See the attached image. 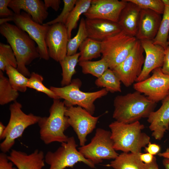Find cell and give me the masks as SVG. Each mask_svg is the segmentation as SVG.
Returning a JSON list of instances; mask_svg holds the SVG:
<instances>
[{
	"label": "cell",
	"mask_w": 169,
	"mask_h": 169,
	"mask_svg": "<svg viewBox=\"0 0 169 169\" xmlns=\"http://www.w3.org/2000/svg\"><path fill=\"white\" fill-rule=\"evenodd\" d=\"M0 33L6 38L14 53L17 70L26 77H30L31 73L26 66L40 57L35 42L26 32L8 23L0 25Z\"/></svg>",
	"instance_id": "6da1fadb"
},
{
	"label": "cell",
	"mask_w": 169,
	"mask_h": 169,
	"mask_svg": "<svg viewBox=\"0 0 169 169\" xmlns=\"http://www.w3.org/2000/svg\"><path fill=\"white\" fill-rule=\"evenodd\" d=\"M156 104L136 91L118 95L114 100L112 117L118 122L132 123L142 118H147L154 111Z\"/></svg>",
	"instance_id": "7a4b0ae2"
},
{
	"label": "cell",
	"mask_w": 169,
	"mask_h": 169,
	"mask_svg": "<svg viewBox=\"0 0 169 169\" xmlns=\"http://www.w3.org/2000/svg\"><path fill=\"white\" fill-rule=\"evenodd\" d=\"M109 127L116 151L140 153L142 148L150 141V136L142 132L144 125L139 121L125 123L115 120L109 125Z\"/></svg>",
	"instance_id": "3957f363"
},
{
	"label": "cell",
	"mask_w": 169,
	"mask_h": 169,
	"mask_svg": "<svg viewBox=\"0 0 169 169\" xmlns=\"http://www.w3.org/2000/svg\"><path fill=\"white\" fill-rule=\"evenodd\" d=\"M66 107L59 99H53L48 117H41L38 124L40 138L48 145L52 142H66L69 137L64 131L69 126L68 117L65 115Z\"/></svg>",
	"instance_id": "277c9868"
},
{
	"label": "cell",
	"mask_w": 169,
	"mask_h": 169,
	"mask_svg": "<svg viewBox=\"0 0 169 169\" xmlns=\"http://www.w3.org/2000/svg\"><path fill=\"white\" fill-rule=\"evenodd\" d=\"M22 105L16 101L9 106L10 117L8 123L0 140H3L0 144L2 152L6 153L14 145L15 140L21 137L28 126L38 123L41 117L31 113L27 114L22 108Z\"/></svg>",
	"instance_id": "5b68a950"
},
{
	"label": "cell",
	"mask_w": 169,
	"mask_h": 169,
	"mask_svg": "<svg viewBox=\"0 0 169 169\" xmlns=\"http://www.w3.org/2000/svg\"><path fill=\"white\" fill-rule=\"evenodd\" d=\"M81 85V80L76 79H72L68 85L61 87L51 86L50 89L60 99L64 100L66 107L77 105L93 115L95 110L94 102L106 95L108 92L105 88L95 92H83L80 89Z\"/></svg>",
	"instance_id": "8992f818"
},
{
	"label": "cell",
	"mask_w": 169,
	"mask_h": 169,
	"mask_svg": "<svg viewBox=\"0 0 169 169\" xmlns=\"http://www.w3.org/2000/svg\"><path fill=\"white\" fill-rule=\"evenodd\" d=\"M123 31L101 41L102 57L113 70L120 64L131 51L137 40Z\"/></svg>",
	"instance_id": "52a82bcc"
},
{
	"label": "cell",
	"mask_w": 169,
	"mask_h": 169,
	"mask_svg": "<svg viewBox=\"0 0 169 169\" xmlns=\"http://www.w3.org/2000/svg\"><path fill=\"white\" fill-rule=\"evenodd\" d=\"M61 143L55 151H49L45 156V162L50 166L49 169L72 168L78 162H82L91 168L95 167L94 164L77 150L78 145L73 136L69 137L67 142Z\"/></svg>",
	"instance_id": "ba28073f"
},
{
	"label": "cell",
	"mask_w": 169,
	"mask_h": 169,
	"mask_svg": "<svg viewBox=\"0 0 169 169\" xmlns=\"http://www.w3.org/2000/svg\"><path fill=\"white\" fill-rule=\"evenodd\" d=\"M78 150L95 165L104 160L114 159L119 155L114 148L110 131L101 128L96 129L90 143L78 148Z\"/></svg>",
	"instance_id": "9c48e42d"
},
{
	"label": "cell",
	"mask_w": 169,
	"mask_h": 169,
	"mask_svg": "<svg viewBox=\"0 0 169 169\" xmlns=\"http://www.w3.org/2000/svg\"><path fill=\"white\" fill-rule=\"evenodd\" d=\"M144 52L140 41L137 40L129 55L112 70L126 87L136 82L142 72L145 60Z\"/></svg>",
	"instance_id": "30bf717a"
},
{
	"label": "cell",
	"mask_w": 169,
	"mask_h": 169,
	"mask_svg": "<svg viewBox=\"0 0 169 169\" xmlns=\"http://www.w3.org/2000/svg\"><path fill=\"white\" fill-rule=\"evenodd\" d=\"M152 72V75L147 79L134 84L133 88L156 103L169 95V75L164 74L161 68Z\"/></svg>",
	"instance_id": "8fae6325"
},
{
	"label": "cell",
	"mask_w": 169,
	"mask_h": 169,
	"mask_svg": "<svg viewBox=\"0 0 169 169\" xmlns=\"http://www.w3.org/2000/svg\"><path fill=\"white\" fill-rule=\"evenodd\" d=\"M13 22L18 27L26 32L37 44L40 58L46 60L49 59L45 38L50 25L35 22L30 14L24 11L19 14L14 13Z\"/></svg>",
	"instance_id": "7c38bea8"
},
{
	"label": "cell",
	"mask_w": 169,
	"mask_h": 169,
	"mask_svg": "<svg viewBox=\"0 0 169 169\" xmlns=\"http://www.w3.org/2000/svg\"><path fill=\"white\" fill-rule=\"evenodd\" d=\"M65 115L77 136L80 146L85 145L87 135L95 128L100 116H94L83 108L73 106L66 107Z\"/></svg>",
	"instance_id": "4fadbf2b"
},
{
	"label": "cell",
	"mask_w": 169,
	"mask_h": 169,
	"mask_svg": "<svg viewBox=\"0 0 169 169\" xmlns=\"http://www.w3.org/2000/svg\"><path fill=\"white\" fill-rule=\"evenodd\" d=\"M69 39L65 24L60 23L50 25L45 41L50 58L59 62L66 56Z\"/></svg>",
	"instance_id": "5bb4252c"
},
{
	"label": "cell",
	"mask_w": 169,
	"mask_h": 169,
	"mask_svg": "<svg viewBox=\"0 0 169 169\" xmlns=\"http://www.w3.org/2000/svg\"><path fill=\"white\" fill-rule=\"evenodd\" d=\"M127 3L125 0H91L89 8L83 15L86 18L118 23L120 13Z\"/></svg>",
	"instance_id": "9a60e30c"
},
{
	"label": "cell",
	"mask_w": 169,
	"mask_h": 169,
	"mask_svg": "<svg viewBox=\"0 0 169 169\" xmlns=\"http://www.w3.org/2000/svg\"><path fill=\"white\" fill-rule=\"evenodd\" d=\"M139 41L146 55L142 72L136 82L146 79L150 76V74L153 70L162 67L165 51L163 47L154 44L153 41Z\"/></svg>",
	"instance_id": "2e32d148"
},
{
	"label": "cell",
	"mask_w": 169,
	"mask_h": 169,
	"mask_svg": "<svg viewBox=\"0 0 169 169\" xmlns=\"http://www.w3.org/2000/svg\"><path fill=\"white\" fill-rule=\"evenodd\" d=\"M161 14L151 10L141 9L136 36L139 40L153 41L158 33L161 20Z\"/></svg>",
	"instance_id": "e0dca14e"
},
{
	"label": "cell",
	"mask_w": 169,
	"mask_h": 169,
	"mask_svg": "<svg viewBox=\"0 0 169 169\" xmlns=\"http://www.w3.org/2000/svg\"><path fill=\"white\" fill-rule=\"evenodd\" d=\"M88 37L102 41L122 31L118 23L100 19H85Z\"/></svg>",
	"instance_id": "ac0fdd59"
},
{
	"label": "cell",
	"mask_w": 169,
	"mask_h": 169,
	"mask_svg": "<svg viewBox=\"0 0 169 169\" xmlns=\"http://www.w3.org/2000/svg\"><path fill=\"white\" fill-rule=\"evenodd\" d=\"M162 105L157 110L152 112L147 118L151 136L161 140L169 129V95L161 101Z\"/></svg>",
	"instance_id": "d6986e66"
},
{
	"label": "cell",
	"mask_w": 169,
	"mask_h": 169,
	"mask_svg": "<svg viewBox=\"0 0 169 169\" xmlns=\"http://www.w3.org/2000/svg\"><path fill=\"white\" fill-rule=\"evenodd\" d=\"M8 7L15 14H20L23 10L33 21L41 24L49 15L44 2L41 0H11Z\"/></svg>",
	"instance_id": "ffe728a7"
},
{
	"label": "cell",
	"mask_w": 169,
	"mask_h": 169,
	"mask_svg": "<svg viewBox=\"0 0 169 169\" xmlns=\"http://www.w3.org/2000/svg\"><path fill=\"white\" fill-rule=\"evenodd\" d=\"M44 157L43 152L38 149L29 154L12 150L9 155L8 156L9 160L17 169H42L45 166Z\"/></svg>",
	"instance_id": "44dd1931"
},
{
	"label": "cell",
	"mask_w": 169,
	"mask_h": 169,
	"mask_svg": "<svg viewBox=\"0 0 169 169\" xmlns=\"http://www.w3.org/2000/svg\"><path fill=\"white\" fill-rule=\"evenodd\" d=\"M125 0L127 3L120 13L118 23L122 31L136 37L141 8L129 0Z\"/></svg>",
	"instance_id": "7402d4cb"
},
{
	"label": "cell",
	"mask_w": 169,
	"mask_h": 169,
	"mask_svg": "<svg viewBox=\"0 0 169 169\" xmlns=\"http://www.w3.org/2000/svg\"><path fill=\"white\" fill-rule=\"evenodd\" d=\"M141 153L123 152L105 166L114 169H147L140 159Z\"/></svg>",
	"instance_id": "603a6c76"
},
{
	"label": "cell",
	"mask_w": 169,
	"mask_h": 169,
	"mask_svg": "<svg viewBox=\"0 0 169 169\" xmlns=\"http://www.w3.org/2000/svg\"><path fill=\"white\" fill-rule=\"evenodd\" d=\"M79 62L90 61L100 57L102 53L101 42L88 37L79 47Z\"/></svg>",
	"instance_id": "cb8c5ba5"
},
{
	"label": "cell",
	"mask_w": 169,
	"mask_h": 169,
	"mask_svg": "<svg viewBox=\"0 0 169 169\" xmlns=\"http://www.w3.org/2000/svg\"><path fill=\"white\" fill-rule=\"evenodd\" d=\"M91 0H77L75 5L69 14L65 24L69 39L71 38V33L75 29L80 16L89 8Z\"/></svg>",
	"instance_id": "d4e9b609"
},
{
	"label": "cell",
	"mask_w": 169,
	"mask_h": 169,
	"mask_svg": "<svg viewBox=\"0 0 169 169\" xmlns=\"http://www.w3.org/2000/svg\"><path fill=\"white\" fill-rule=\"evenodd\" d=\"M79 53L69 56L67 55L59 62L62 69V78L61 82L62 87L69 84L73 76L76 72L75 67L79 62Z\"/></svg>",
	"instance_id": "484cf974"
},
{
	"label": "cell",
	"mask_w": 169,
	"mask_h": 169,
	"mask_svg": "<svg viewBox=\"0 0 169 169\" xmlns=\"http://www.w3.org/2000/svg\"><path fill=\"white\" fill-rule=\"evenodd\" d=\"M121 82L113 71L108 69L97 78L95 84L98 87H104L108 92L114 93L121 92Z\"/></svg>",
	"instance_id": "4316f807"
},
{
	"label": "cell",
	"mask_w": 169,
	"mask_h": 169,
	"mask_svg": "<svg viewBox=\"0 0 169 169\" xmlns=\"http://www.w3.org/2000/svg\"><path fill=\"white\" fill-rule=\"evenodd\" d=\"M18 95V92L12 87L8 78L0 70V105H2L14 102Z\"/></svg>",
	"instance_id": "83f0119b"
},
{
	"label": "cell",
	"mask_w": 169,
	"mask_h": 169,
	"mask_svg": "<svg viewBox=\"0 0 169 169\" xmlns=\"http://www.w3.org/2000/svg\"><path fill=\"white\" fill-rule=\"evenodd\" d=\"M5 71L12 87L18 92H25L28 87V78L10 65H8Z\"/></svg>",
	"instance_id": "f1b7e54d"
},
{
	"label": "cell",
	"mask_w": 169,
	"mask_h": 169,
	"mask_svg": "<svg viewBox=\"0 0 169 169\" xmlns=\"http://www.w3.org/2000/svg\"><path fill=\"white\" fill-rule=\"evenodd\" d=\"M78 64L81 67L84 74H91L97 78L100 77L109 69L107 63L102 58L96 61L79 62Z\"/></svg>",
	"instance_id": "f546056e"
},
{
	"label": "cell",
	"mask_w": 169,
	"mask_h": 169,
	"mask_svg": "<svg viewBox=\"0 0 169 169\" xmlns=\"http://www.w3.org/2000/svg\"><path fill=\"white\" fill-rule=\"evenodd\" d=\"M159 30L153 40V43L160 45L165 49L168 46L167 39L169 33V6H165Z\"/></svg>",
	"instance_id": "4dcf8cb0"
},
{
	"label": "cell",
	"mask_w": 169,
	"mask_h": 169,
	"mask_svg": "<svg viewBox=\"0 0 169 169\" xmlns=\"http://www.w3.org/2000/svg\"><path fill=\"white\" fill-rule=\"evenodd\" d=\"M88 37L85 19L82 18L80 20L76 35L73 38L68 40L67 45V55L69 56L76 54L80 45Z\"/></svg>",
	"instance_id": "1f68e13d"
},
{
	"label": "cell",
	"mask_w": 169,
	"mask_h": 169,
	"mask_svg": "<svg viewBox=\"0 0 169 169\" xmlns=\"http://www.w3.org/2000/svg\"><path fill=\"white\" fill-rule=\"evenodd\" d=\"M10 65L17 68V62L14 53L10 45L0 43V70L5 71L6 66Z\"/></svg>",
	"instance_id": "d6a6232c"
},
{
	"label": "cell",
	"mask_w": 169,
	"mask_h": 169,
	"mask_svg": "<svg viewBox=\"0 0 169 169\" xmlns=\"http://www.w3.org/2000/svg\"><path fill=\"white\" fill-rule=\"evenodd\" d=\"M43 79L41 75L32 72L28 78V87L43 93L53 99H60L52 90L44 85L43 83Z\"/></svg>",
	"instance_id": "836d02e7"
},
{
	"label": "cell",
	"mask_w": 169,
	"mask_h": 169,
	"mask_svg": "<svg viewBox=\"0 0 169 169\" xmlns=\"http://www.w3.org/2000/svg\"><path fill=\"white\" fill-rule=\"evenodd\" d=\"M141 9H147L163 14L165 6L162 0H129Z\"/></svg>",
	"instance_id": "e575fe53"
},
{
	"label": "cell",
	"mask_w": 169,
	"mask_h": 169,
	"mask_svg": "<svg viewBox=\"0 0 169 169\" xmlns=\"http://www.w3.org/2000/svg\"><path fill=\"white\" fill-rule=\"evenodd\" d=\"M77 0H63L64 7L60 14L55 18L43 24L51 25L54 23H60L65 25L67 19L74 8Z\"/></svg>",
	"instance_id": "d590c367"
},
{
	"label": "cell",
	"mask_w": 169,
	"mask_h": 169,
	"mask_svg": "<svg viewBox=\"0 0 169 169\" xmlns=\"http://www.w3.org/2000/svg\"><path fill=\"white\" fill-rule=\"evenodd\" d=\"M11 0H0V16L5 18L13 16L14 13L8 8Z\"/></svg>",
	"instance_id": "8d00e7d4"
},
{
	"label": "cell",
	"mask_w": 169,
	"mask_h": 169,
	"mask_svg": "<svg viewBox=\"0 0 169 169\" xmlns=\"http://www.w3.org/2000/svg\"><path fill=\"white\" fill-rule=\"evenodd\" d=\"M13 163L9 161L6 153L0 154V169H17L13 167Z\"/></svg>",
	"instance_id": "74e56055"
},
{
	"label": "cell",
	"mask_w": 169,
	"mask_h": 169,
	"mask_svg": "<svg viewBox=\"0 0 169 169\" xmlns=\"http://www.w3.org/2000/svg\"><path fill=\"white\" fill-rule=\"evenodd\" d=\"M161 147L160 145L156 143H151L150 141L145 147L144 151L151 155L155 156L160 152Z\"/></svg>",
	"instance_id": "f35d334b"
},
{
	"label": "cell",
	"mask_w": 169,
	"mask_h": 169,
	"mask_svg": "<svg viewBox=\"0 0 169 169\" xmlns=\"http://www.w3.org/2000/svg\"><path fill=\"white\" fill-rule=\"evenodd\" d=\"M161 69L164 74L169 75V45L165 49L163 64Z\"/></svg>",
	"instance_id": "ab89813d"
},
{
	"label": "cell",
	"mask_w": 169,
	"mask_h": 169,
	"mask_svg": "<svg viewBox=\"0 0 169 169\" xmlns=\"http://www.w3.org/2000/svg\"><path fill=\"white\" fill-rule=\"evenodd\" d=\"M44 2L46 8H51L55 11L59 9L61 1L60 0H44Z\"/></svg>",
	"instance_id": "60d3db41"
},
{
	"label": "cell",
	"mask_w": 169,
	"mask_h": 169,
	"mask_svg": "<svg viewBox=\"0 0 169 169\" xmlns=\"http://www.w3.org/2000/svg\"><path fill=\"white\" fill-rule=\"evenodd\" d=\"M155 156L148 153L140 154V158L142 161L146 164L151 163L153 161Z\"/></svg>",
	"instance_id": "b9f144b4"
},
{
	"label": "cell",
	"mask_w": 169,
	"mask_h": 169,
	"mask_svg": "<svg viewBox=\"0 0 169 169\" xmlns=\"http://www.w3.org/2000/svg\"><path fill=\"white\" fill-rule=\"evenodd\" d=\"M146 165L147 169H159L155 156L153 161L151 163Z\"/></svg>",
	"instance_id": "7bdbcfd3"
},
{
	"label": "cell",
	"mask_w": 169,
	"mask_h": 169,
	"mask_svg": "<svg viewBox=\"0 0 169 169\" xmlns=\"http://www.w3.org/2000/svg\"><path fill=\"white\" fill-rule=\"evenodd\" d=\"M13 16L1 18L0 19V25H1L3 23H8L9 21H13Z\"/></svg>",
	"instance_id": "ee69618b"
},
{
	"label": "cell",
	"mask_w": 169,
	"mask_h": 169,
	"mask_svg": "<svg viewBox=\"0 0 169 169\" xmlns=\"http://www.w3.org/2000/svg\"><path fill=\"white\" fill-rule=\"evenodd\" d=\"M157 155L159 157L169 159V148H167L166 150L163 152H160Z\"/></svg>",
	"instance_id": "f6af8a7d"
},
{
	"label": "cell",
	"mask_w": 169,
	"mask_h": 169,
	"mask_svg": "<svg viewBox=\"0 0 169 169\" xmlns=\"http://www.w3.org/2000/svg\"><path fill=\"white\" fill-rule=\"evenodd\" d=\"M162 164L165 169H169V159L164 158L162 161Z\"/></svg>",
	"instance_id": "bcb514c9"
},
{
	"label": "cell",
	"mask_w": 169,
	"mask_h": 169,
	"mask_svg": "<svg viewBox=\"0 0 169 169\" xmlns=\"http://www.w3.org/2000/svg\"><path fill=\"white\" fill-rule=\"evenodd\" d=\"M6 128L2 122H0V137L3 134Z\"/></svg>",
	"instance_id": "7dc6e473"
},
{
	"label": "cell",
	"mask_w": 169,
	"mask_h": 169,
	"mask_svg": "<svg viewBox=\"0 0 169 169\" xmlns=\"http://www.w3.org/2000/svg\"><path fill=\"white\" fill-rule=\"evenodd\" d=\"M165 6H169V0H162Z\"/></svg>",
	"instance_id": "c3c4849f"
},
{
	"label": "cell",
	"mask_w": 169,
	"mask_h": 169,
	"mask_svg": "<svg viewBox=\"0 0 169 169\" xmlns=\"http://www.w3.org/2000/svg\"><path fill=\"white\" fill-rule=\"evenodd\" d=\"M167 42H168V45H169V35H168V37Z\"/></svg>",
	"instance_id": "681fc988"
}]
</instances>
